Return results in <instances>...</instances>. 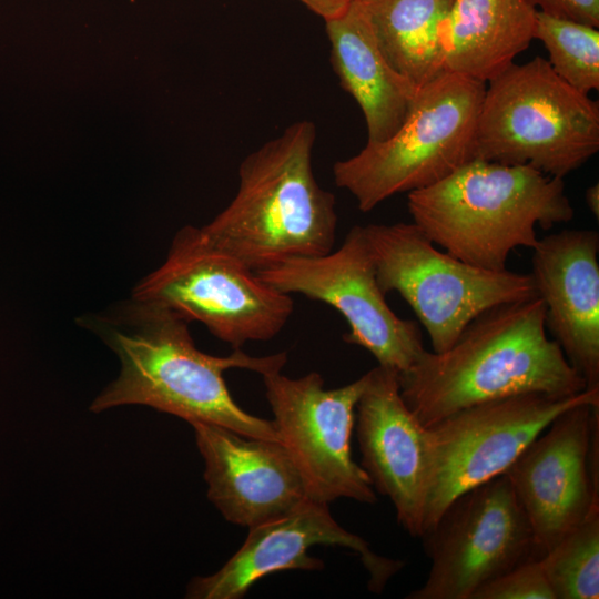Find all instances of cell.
Listing matches in <instances>:
<instances>
[{
    "instance_id": "obj_1",
    "label": "cell",
    "mask_w": 599,
    "mask_h": 599,
    "mask_svg": "<svg viewBox=\"0 0 599 599\" xmlns=\"http://www.w3.org/2000/svg\"><path fill=\"white\" fill-rule=\"evenodd\" d=\"M115 319L97 325L118 355L121 369L93 400L94 413L122 405H145L187 420L220 425L244 436L281 441L273 422L241 408L223 373L245 368L265 375L281 372L287 356L253 357L240 348L212 356L196 348L189 322L177 314L132 298Z\"/></svg>"
},
{
    "instance_id": "obj_2",
    "label": "cell",
    "mask_w": 599,
    "mask_h": 599,
    "mask_svg": "<svg viewBox=\"0 0 599 599\" xmlns=\"http://www.w3.org/2000/svg\"><path fill=\"white\" fill-rule=\"evenodd\" d=\"M536 296L475 317L447 349L425 351L398 375L400 395L425 426L464 408L521 394L570 396L587 388L548 336Z\"/></svg>"
},
{
    "instance_id": "obj_3",
    "label": "cell",
    "mask_w": 599,
    "mask_h": 599,
    "mask_svg": "<svg viewBox=\"0 0 599 599\" xmlns=\"http://www.w3.org/2000/svg\"><path fill=\"white\" fill-rule=\"evenodd\" d=\"M316 126L302 120L250 153L231 203L201 227L219 248L257 272L329 253L338 216L334 194L315 179Z\"/></svg>"
},
{
    "instance_id": "obj_4",
    "label": "cell",
    "mask_w": 599,
    "mask_h": 599,
    "mask_svg": "<svg viewBox=\"0 0 599 599\" xmlns=\"http://www.w3.org/2000/svg\"><path fill=\"white\" fill-rule=\"evenodd\" d=\"M407 207L413 223L435 245L490 271L506 270L516 247L534 248L536 226L549 230L575 215L564 179L481 159L407 193Z\"/></svg>"
},
{
    "instance_id": "obj_5",
    "label": "cell",
    "mask_w": 599,
    "mask_h": 599,
    "mask_svg": "<svg viewBox=\"0 0 599 599\" xmlns=\"http://www.w3.org/2000/svg\"><path fill=\"white\" fill-rule=\"evenodd\" d=\"M598 151L599 103L562 80L547 59L512 63L486 83L475 159L564 179Z\"/></svg>"
},
{
    "instance_id": "obj_6",
    "label": "cell",
    "mask_w": 599,
    "mask_h": 599,
    "mask_svg": "<svg viewBox=\"0 0 599 599\" xmlns=\"http://www.w3.org/2000/svg\"><path fill=\"white\" fill-rule=\"evenodd\" d=\"M486 83L444 71L418 89L397 131L333 165L335 184L362 212L400 193L428 187L475 159Z\"/></svg>"
},
{
    "instance_id": "obj_7",
    "label": "cell",
    "mask_w": 599,
    "mask_h": 599,
    "mask_svg": "<svg viewBox=\"0 0 599 599\" xmlns=\"http://www.w3.org/2000/svg\"><path fill=\"white\" fill-rule=\"evenodd\" d=\"M363 227L380 290L397 292L410 306L433 352L450 347L488 308L537 296L529 273L468 264L439 251L413 222Z\"/></svg>"
},
{
    "instance_id": "obj_8",
    "label": "cell",
    "mask_w": 599,
    "mask_h": 599,
    "mask_svg": "<svg viewBox=\"0 0 599 599\" xmlns=\"http://www.w3.org/2000/svg\"><path fill=\"white\" fill-rule=\"evenodd\" d=\"M133 300L201 322L234 349L276 336L291 317V295L215 246L202 229L185 226L163 264L134 288Z\"/></svg>"
},
{
    "instance_id": "obj_9",
    "label": "cell",
    "mask_w": 599,
    "mask_h": 599,
    "mask_svg": "<svg viewBox=\"0 0 599 599\" xmlns=\"http://www.w3.org/2000/svg\"><path fill=\"white\" fill-rule=\"evenodd\" d=\"M420 537L430 568L409 599H474L488 582L544 556L504 474L455 498Z\"/></svg>"
},
{
    "instance_id": "obj_10",
    "label": "cell",
    "mask_w": 599,
    "mask_h": 599,
    "mask_svg": "<svg viewBox=\"0 0 599 599\" xmlns=\"http://www.w3.org/2000/svg\"><path fill=\"white\" fill-rule=\"evenodd\" d=\"M583 403L599 404V388L570 396H509L464 408L427 427L430 481L424 532L455 498L502 475L559 414Z\"/></svg>"
},
{
    "instance_id": "obj_11",
    "label": "cell",
    "mask_w": 599,
    "mask_h": 599,
    "mask_svg": "<svg viewBox=\"0 0 599 599\" xmlns=\"http://www.w3.org/2000/svg\"><path fill=\"white\" fill-rule=\"evenodd\" d=\"M256 273L280 292L334 307L349 327L344 341L365 348L378 365L398 375L426 351L419 326L397 316L387 304L363 226H353L335 251L290 258Z\"/></svg>"
},
{
    "instance_id": "obj_12",
    "label": "cell",
    "mask_w": 599,
    "mask_h": 599,
    "mask_svg": "<svg viewBox=\"0 0 599 599\" xmlns=\"http://www.w3.org/2000/svg\"><path fill=\"white\" fill-rule=\"evenodd\" d=\"M262 377L273 423L302 475L307 498L327 505L338 498L374 504L372 483L351 450L365 374L332 389L324 388L323 377L316 372L300 378L281 372Z\"/></svg>"
},
{
    "instance_id": "obj_13",
    "label": "cell",
    "mask_w": 599,
    "mask_h": 599,
    "mask_svg": "<svg viewBox=\"0 0 599 599\" xmlns=\"http://www.w3.org/2000/svg\"><path fill=\"white\" fill-rule=\"evenodd\" d=\"M599 404L559 414L504 475L519 500L542 555L599 507L590 440Z\"/></svg>"
},
{
    "instance_id": "obj_14",
    "label": "cell",
    "mask_w": 599,
    "mask_h": 599,
    "mask_svg": "<svg viewBox=\"0 0 599 599\" xmlns=\"http://www.w3.org/2000/svg\"><path fill=\"white\" fill-rule=\"evenodd\" d=\"M315 545L338 546L356 552L366 568L368 587L380 592L403 567L400 560L378 556L357 535L344 529L327 504L304 500L291 511L250 527L241 548L207 577L194 578L186 597L192 599H240L260 579L283 570H318L324 564L308 555Z\"/></svg>"
},
{
    "instance_id": "obj_15",
    "label": "cell",
    "mask_w": 599,
    "mask_h": 599,
    "mask_svg": "<svg viewBox=\"0 0 599 599\" xmlns=\"http://www.w3.org/2000/svg\"><path fill=\"white\" fill-rule=\"evenodd\" d=\"M365 376L355 415L361 466L393 502L398 524L420 537L430 481L427 427L404 402L396 372L378 365Z\"/></svg>"
},
{
    "instance_id": "obj_16",
    "label": "cell",
    "mask_w": 599,
    "mask_h": 599,
    "mask_svg": "<svg viewBox=\"0 0 599 599\" xmlns=\"http://www.w3.org/2000/svg\"><path fill=\"white\" fill-rule=\"evenodd\" d=\"M191 425L205 461L207 497L227 521L250 528L307 499L302 475L281 441L210 423Z\"/></svg>"
},
{
    "instance_id": "obj_17",
    "label": "cell",
    "mask_w": 599,
    "mask_h": 599,
    "mask_svg": "<svg viewBox=\"0 0 599 599\" xmlns=\"http://www.w3.org/2000/svg\"><path fill=\"white\" fill-rule=\"evenodd\" d=\"M529 273L545 326L588 389L599 388V234L572 229L539 238Z\"/></svg>"
},
{
    "instance_id": "obj_18",
    "label": "cell",
    "mask_w": 599,
    "mask_h": 599,
    "mask_svg": "<svg viewBox=\"0 0 599 599\" xmlns=\"http://www.w3.org/2000/svg\"><path fill=\"white\" fill-rule=\"evenodd\" d=\"M325 29L332 67L363 112L367 142L389 139L405 120L418 88L386 59L362 0H351L344 13L325 21Z\"/></svg>"
},
{
    "instance_id": "obj_19",
    "label": "cell",
    "mask_w": 599,
    "mask_h": 599,
    "mask_svg": "<svg viewBox=\"0 0 599 599\" xmlns=\"http://www.w3.org/2000/svg\"><path fill=\"white\" fill-rule=\"evenodd\" d=\"M531 0H453L438 26L444 70L487 83L534 39Z\"/></svg>"
},
{
    "instance_id": "obj_20",
    "label": "cell",
    "mask_w": 599,
    "mask_h": 599,
    "mask_svg": "<svg viewBox=\"0 0 599 599\" xmlns=\"http://www.w3.org/2000/svg\"><path fill=\"white\" fill-rule=\"evenodd\" d=\"M390 65L422 88L443 73L437 30L453 0H362Z\"/></svg>"
},
{
    "instance_id": "obj_21",
    "label": "cell",
    "mask_w": 599,
    "mask_h": 599,
    "mask_svg": "<svg viewBox=\"0 0 599 599\" xmlns=\"http://www.w3.org/2000/svg\"><path fill=\"white\" fill-rule=\"evenodd\" d=\"M555 599L599 598V507L541 557Z\"/></svg>"
},
{
    "instance_id": "obj_22",
    "label": "cell",
    "mask_w": 599,
    "mask_h": 599,
    "mask_svg": "<svg viewBox=\"0 0 599 599\" xmlns=\"http://www.w3.org/2000/svg\"><path fill=\"white\" fill-rule=\"evenodd\" d=\"M534 39L544 44L547 61L562 80L585 94L598 91V28L537 11Z\"/></svg>"
},
{
    "instance_id": "obj_23",
    "label": "cell",
    "mask_w": 599,
    "mask_h": 599,
    "mask_svg": "<svg viewBox=\"0 0 599 599\" xmlns=\"http://www.w3.org/2000/svg\"><path fill=\"white\" fill-rule=\"evenodd\" d=\"M474 599H555L541 558L528 560L480 588Z\"/></svg>"
},
{
    "instance_id": "obj_24",
    "label": "cell",
    "mask_w": 599,
    "mask_h": 599,
    "mask_svg": "<svg viewBox=\"0 0 599 599\" xmlns=\"http://www.w3.org/2000/svg\"><path fill=\"white\" fill-rule=\"evenodd\" d=\"M552 17L599 27V0H531Z\"/></svg>"
},
{
    "instance_id": "obj_25",
    "label": "cell",
    "mask_w": 599,
    "mask_h": 599,
    "mask_svg": "<svg viewBox=\"0 0 599 599\" xmlns=\"http://www.w3.org/2000/svg\"><path fill=\"white\" fill-rule=\"evenodd\" d=\"M324 21L336 18L345 12L351 0H298Z\"/></svg>"
},
{
    "instance_id": "obj_26",
    "label": "cell",
    "mask_w": 599,
    "mask_h": 599,
    "mask_svg": "<svg viewBox=\"0 0 599 599\" xmlns=\"http://www.w3.org/2000/svg\"><path fill=\"white\" fill-rule=\"evenodd\" d=\"M585 201L590 212L598 220L599 217V184L598 183L589 186L586 190Z\"/></svg>"
}]
</instances>
